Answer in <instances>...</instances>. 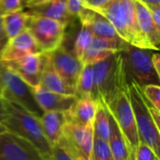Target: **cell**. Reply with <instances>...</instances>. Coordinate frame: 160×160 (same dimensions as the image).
Masks as SVG:
<instances>
[{"instance_id": "obj_36", "label": "cell", "mask_w": 160, "mask_h": 160, "mask_svg": "<svg viewBox=\"0 0 160 160\" xmlns=\"http://www.w3.org/2000/svg\"><path fill=\"white\" fill-rule=\"evenodd\" d=\"M148 108H149V111H150V114L156 124V125L159 128L160 125V109L157 108L156 107H154L152 104H149L148 105Z\"/></svg>"}, {"instance_id": "obj_11", "label": "cell", "mask_w": 160, "mask_h": 160, "mask_svg": "<svg viewBox=\"0 0 160 160\" xmlns=\"http://www.w3.org/2000/svg\"><path fill=\"white\" fill-rule=\"evenodd\" d=\"M0 160H44L30 141L6 130L0 135Z\"/></svg>"}, {"instance_id": "obj_42", "label": "cell", "mask_w": 160, "mask_h": 160, "mask_svg": "<svg viewBox=\"0 0 160 160\" xmlns=\"http://www.w3.org/2000/svg\"><path fill=\"white\" fill-rule=\"evenodd\" d=\"M1 67H2V63L0 61V97H2V94H3V83H2V77H1Z\"/></svg>"}, {"instance_id": "obj_20", "label": "cell", "mask_w": 160, "mask_h": 160, "mask_svg": "<svg viewBox=\"0 0 160 160\" xmlns=\"http://www.w3.org/2000/svg\"><path fill=\"white\" fill-rule=\"evenodd\" d=\"M27 10L33 14L49 17L57 20L68 26L74 19L69 15L67 8V0H48L44 3L35 5L29 8Z\"/></svg>"}, {"instance_id": "obj_17", "label": "cell", "mask_w": 160, "mask_h": 160, "mask_svg": "<svg viewBox=\"0 0 160 160\" xmlns=\"http://www.w3.org/2000/svg\"><path fill=\"white\" fill-rule=\"evenodd\" d=\"M137 24L140 32L143 38L154 47L156 51H158L160 41V30H158L152 19L150 8L142 3L140 0H133Z\"/></svg>"}, {"instance_id": "obj_2", "label": "cell", "mask_w": 160, "mask_h": 160, "mask_svg": "<svg viewBox=\"0 0 160 160\" xmlns=\"http://www.w3.org/2000/svg\"><path fill=\"white\" fill-rule=\"evenodd\" d=\"M121 51L93 64L98 103L109 105L122 90L128 87Z\"/></svg>"}, {"instance_id": "obj_3", "label": "cell", "mask_w": 160, "mask_h": 160, "mask_svg": "<svg viewBox=\"0 0 160 160\" xmlns=\"http://www.w3.org/2000/svg\"><path fill=\"white\" fill-rule=\"evenodd\" d=\"M98 12L111 22L119 37L128 43L156 51L139 30L133 0H112Z\"/></svg>"}, {"instance_id": "obj_37", "label": "cell", "mask_w": 160, "mask_h": 160, "mask_svg": "<svg viewBox=\"0 0 160 160\" xmlns=\"http://www.w3.org/2000/svg\"><path fill=\"white\" fill-rule=\"evenodd\" d=\"M152 64L154 66L156 73L160 76V57L159 53L158 51L153 52L152 54Z\"/></svg>"}, {"instance_id": "obj_10", "label": "cell", "mask_w": 160, "mask_h": 160, "mask_svg": "<svg viewBox=\"0 0 160 160\" xmlns=\"http://www.w3.org/2000/svg\"><path fill=\"white\" fill-rule=\"evenodd\" d=\"M48 54L38 52L12 61H1L31 88L40 85L43 69L48 61Z\"/></svg>"}, {"instance_id": "obj_9", "label": "cell", "mask_w": 160, "mask_h": 160, "mask_svg": "<svg viewBox=\"0 0 160 160\" xmlns=\"http://www.w3.org/2000/svg\"><path fill=\"white\" fill-rule=\"evenodd\" d=\"M61 141L77 160H91L94 144L93 126L68 120Z\"/></svg>"}, {"instance_id": "obj_14", "label": "cell", "mask_w": 160, "mask_h": 160, "mask_svg": "<svg viewBox=\"0 0 160 160\" xmlns=\"http://www.w3.org/2000/svg\"><path fill=\"white\" fill-rule=\"evenodd\" d=\"M40 52L32 34L25 29L17 36L9 39L0 54L1 61L20 59L27 55Z\"/></svg>"}, {"instance_id": "obj_33", "label": "cell", "mask_w": 160, "mask_h": 160, "mask_svg": "<svg viewBox=\"0 0 160 160\" xmlns=\"http://www.w3.org/2000/svg\"><path fill=\"white\" fill-rule=\"evenodd\" d=\"M67 8L69 15L74 20L78 19L79 13L82 9V0H67Z\"/></svg>"}, {"instance_id": "obj_35", "label": "cell", "mask_w": 160, "mask_h": 160, "mask_svg": "<svg viewBox=\"0 0 160 160\" xmlns=\"http://www.w3.org/2000/svg\"><path fill=\"white\" fill-rule=\"evenodd\" d=\"M151 10V15L153 22L156 25V27L160 30V6H156L153 8H149Z\"/></svg>"}, {"instance_id": "obj_5", "label": "cell", "mask_w": 160, "mask_h": 160, "mask_svg": "<svg viewBox=\"0 0 160 160\" xmlns=\"http://www.w3.org/2000/svg\"><path fill=\"white\" fill-rule=\"evenodd\" d=\"M154 50L128 44L122 51L127 81H134L140 87L148 84H160V76L152 64Z\"/></svg>"}, {"instance_id": "obj_26", "label": "cell", "mask_w": 160, "mask_h": 160, "mask_svg": "<svg viewBox=\"0 0 160 160\" xmlns=\"http://www.w3.org/2000/svg\"><path fill=\"white\" fill-rule=\"evenodd\" d=\"M94 37V34L92 30L85 25H81V29L75 39L74 45H73V51L72 53L74 56L82 62L83 55L88 48L92 39Z\"/></svg>"}, {"instance_id": "obj_23", "label": "cell", "mask_w": 160, "mask_h": 160, "mask_svg": "<svg viewBox=\"0 0 160 160\" xmlns=\"http://www.w3.org/2000/svg\"><path fill=\"white\" fill-rule=\"evenodd\" d=\"M29 15L28 10L24 11L23 9H19L1 16L8 40L26 29Z\"/></svg>"}, {"instance_id": "obj_4", "label": "cell", "mask_w": 160, "mask_h": 160, "mask_svg": "<svg viewBox=\"0 0 160 160\" xmlns=\"http://www.w3.org/2000/svg\"><path fill=\"white\" fill-rule=\"evenodd\" d=\"M128 92L133 109L139 139L149 145L159 157V128L156 125L149 108L150 104L144 97L141 87L134 81L128 82Z\"/></svg>"}, {"instance_id": "obj_44", "label": "cell", "mask_w": 160, "mask_h": 160, "mask_svg": "<svg viewBox=\"0 0 160 160\" xmlns=\"http://www.w3.org/2000/svg\"><path fill=\"white\" fill-rule=\"evenodd\" d=\"M44 160H50L49 158H44Z\"/></svg>"}, {"instance_id": "obj_29", "label": "cell", "mask_w": 160, "mask_h": 160, "mask_svg": "<svg viewBox=\"0 0 160 160\" xmlns=\"http://www.w3.org/2000/svg\"><path fill=\"white\" fill-rule=\"evenodd\" d=\"M142 91L146 100L154 107L160 109V87L157 84H148L141 87Z\"/></svg>"}, {"instance_id": "obj_15", "label": "cell", "mask_w": 160, "mask_h": 160, "mask_svg": "<svg viewBox=\"0 0 160 160\" xmlns=\"http://www.w3.org/2000/svg\"><path fill=\"white\" fill-rule=\"evenodd\" d=\"M35 99L41 108L44 111H63L67 112L70 109L72 105L76 100L74 95H65L57 92H53L44 88L41 85H38L35 88H32Z\"/></svg>"}, {"instance_id": "obj_21", "label": "cell", "mask_w": 160, "mask_h": 160, "mask_svg": "<svg viewBox=\"0 0 160 160\" xmlns=\"http://www.w3.org/2000/svg\"><path fill=\"white\" fill-rule=\"evenodd\" d=\"M109 115H110V135H109L108 144L112 152V157L114 160H128L129 156V148L125 139V136L123 135L121 129L119 128L115 119L113 118L110 110H109Z\"/></svg>"}, {"instance_id": "obj_22", "label": "cell", "mask_w": 160, "mask_h": 160, "mask_svg": "<svg viewBox=\"0 0 160 160\" xmlns=\"http://www.w3.org/2000/svg\"><path fill=\"white\" fill-rule=\"evenodd\" d=\"M40 85L53 92L75 96V91L62 79V77L54 70L49 59L43 69L40 79Z\"/></svg>"}, {"instance_id": "obj_18", "label": "cell", "mask_w": 160, "mask_h": 160, "mask_svg": "<svg viewBox=\"0 0 160 160\" xmlns=\"http://www.w3.org/2000/svg\"><path fill=\"white\" fill-rule=\"evenodd\" d=\"M67 122V114L63 111H44L40 116L44 135L52 146L62 139Z\"/></svg>"}, {"instance_id": "obj_7", "label": "cell", "mask_w": 160, "mask_h": 160, "mask_svg": "<svg viewBox=\"0 0 160 160\" xmlns=\"http://www.w3.org/2000/svg\"><path fill=\"white\" fill-rule=\"evenodd\" d=\"M1 77L3 83V98L21 106L38 117L42 115L43 111L35 99L32 88L3 63L1 67Z\"/></svg>"}, {"instance_id": "obj_16", "label": "cell", "mask_w": 160, "mask_h": 160, "mask_svg": "<svg viewBox=\"0 0 160 160\" xmlns=\"http://www.w3.org/2000/svg\"><path fill=\"white\" fill-rule=\"evenodd\" d=\"M78 19L80 20L81 25H85L92 30L94 36L121 39L111 22L98 11L82 8L79 13Z\"/></svg>"}, {"instance_id": "obj_24", "label": "cell", "mask_w": 160, "mask_h": 160, "mask_svg": "<svg viewBox=\"0 0 160 160\" xmlns=\"http://www.w3.org/2000/svg\"><path fill=\"white\" fill-rule=\"evenodd\" d=\"M75 96L76 97H88L97 101L93 64L82 65V68L80 73L77 85H76Z\"/></svg>"}, {"instance_id": "obj_13", "label": "cell", "mask_w": 160, "mask_h": 160, "mask_svg": "<svg viewBox=\"0 0 160 160\" xmlns=\"http://www.w3.org/2000/svg\"><path fill=\"white\" fill-rule=\"evenodd\" d=\"M128 44V43L122 39L94 36L83 55L82 64H94L113 53L123 50Z\"/></svg>"}, {"instance_id": "obj_8", "label": "cell", "mask_w": 160, "mask_h": 160, "mask_svg": "<svg viewBox=\"0 0 160 160\" xmlns=\"http://www.w3.org/2000/svg\"><path fill=\"white\" fill-rule=\"evenodd\" d=\"M106 107L115 119L119 128L125 136L128 148L135 149L140 141V139L133 109L128 97V87L122 90Z\"/></svg>"}, {"instance_id": "obj_1", "label": "cell", "mask_w": 160, "mask_h": 160, "mask_svg": "<svg viewBox=\"0 0 160 160\" xmlns=\"http://www.w3.org/2000/svg\"><path fill=\"white\" fill-rule=\"evenodd\" d=\"M3 100L7 110V117L3 123L6 129L30 141L37 147L44 158H48L52 152V145L44 135L40 117L11 101L5 98Z\"/></svg>"}, {"instance_id": "obj_30", "label": "cell", "mask_w": 160, "mask_h": 160, "mask_svg": "<svg viewBox=\"0 0 160 160\" xmlns=\"http://www.w3.org/2000/svg\"><path fill=\"white\" fill-rule=\"evenodd\" d=\"M159 157L155 154L153 149L142 141H139L135 148V160H157Z\"/></svg>"}, {"instance_id": "obj_46", "label": "cell", "mask_w": 160, "mask_h": 160, "mask_svg": "<svg viewBox=\"0 0 160 160\" xmlns=\"http://www.w3.org/2000/svg\"><path fill=\"white\" fill-rule=\"evenodd\" d=\"M113 160H114V159H113Z\"/></svg>"}, {"instance_id": "obj_45", "label": "cell", "mask_w": 160, "mask_h": 160, "mask_svg": "<svg viewBox=\"0 0 160 160\" xmlns=\"http://www.w3.org/2000/svg\"><path fill=\"white\" fill-rule=\"evenodd\" d=\"M157 160H159V159H157Z\"/></svg>"}, {"instance_id": "obj_28", "label": "cell", "mask_w": 160, "mask_h": 160, "mask_svg": "<svg viewBox=\"0 0 160 160\" xmlns=\"http://www.w3.org/2000/svg\"><path fill=\"white\" fill-rule=\"evenodd\" d=\"M48 158L50 160H77L61 140L58 143L52 146V152Z\"/></svg>"}, {"instance_id": "obj_43", "label": "cell", "mask_w": 160, "mask_h": 160, "mask_svg": "<svg viewBox=\"0 0 160 160\" xmlns=\"http://www.w3.org/2000/svg\"><path fill=\"white\" fill-rule=\"evenodd\" d=\"M6 130H7V129H6V127H5L2 124H0V135H1L3 132H5Z\"/></svg>"}, {"instance_id": "obj_31", "label": "cell", "mask_w": 160, "mask_h": 160, "mask_svg": "<svg viewBox=\"0 0 160 160\" xmlns=\"http://www.w3.org/2000/svg\"><path fill=\"white\" fill-rule=\"evenodd\" d=\"M25 0H0V15L3 16L9 12L23 9Z\"/></svg>"}, {"instance_id": "obj_25", "label": "cell", "mask_w": 160, "mask_h": 160, "mask_svg": "<svg viewBox=\"0 0 160 160\" xmlns=\"http://www.w3.org/2000/svg\"><path fill=\"white\" fill-rule=\"evenodd\" d=\"M94 137L108 142L110 135V115L107 107L101 103H98V108L93 123Z\"/></svg>"}, {"instance_id": "obj_32", "label": "cell", "mask_w": 160, "mask_h": 160, "mask_svg": "<svg viewBox=\"0 0 160 160\" xmlns=\"http://www.w3.org/2000/svg\"><path fill=\"white\" fill-rule=\"evenodd\" d=\"M112 0H82V8L98 11L104 8Z\"/></svg>"}, {"instance_id": "obj_19", "label": "cell", "mask_w": 160, "mask_h": 160, "mask_svg": "<svg viewBox=\"0 0 160 160\" xmlns=\"http://www.w3.org/2000/svg\"><path fill=\"white\" fill-rule=\"evenodd\" d=\"M98 102L88 97H76V100L69 110L66 112L68 120L74 123L93 126Z\"/></svg>"}, {"instance_id": "obj_40", "label": "cell", "mask_w": 160, "mask_h": 160, "mask_svg": "<svg viewBox=\"0 0 160 160\" xmlns=\"http://www.w3.org/2000/svg\"><path fill=\"white\" fill-rule=\"evenodd\" d=\"M48 0H25V8H29L35 5H38L41 3H44Z\"/></svg>"}, {"instance_id": "obj_41", "label": "cell", "mask_w": 160, "mask_h": 160, "mask_svg": "<svg viewBox=\"0 0 160 160\" xmlns=\"http://www.w3.org/2000/svg\"><path fill=\"white\" fill-rule=\"evenodd\" d=\"M128 160H135V149H129V156Z\"/></svg>"}, {"instance_id": "obj_38", "label": "cell", "mask_w": 160, "mask_h": 160, "mask_svg": "<svg viewBox=\"0 0 160 160\" xmlns=\"http://www.w3.org/2000/svg\"><path fill=\"white\" fill-rule=\"evenodd\" d=\"M6 117H7V110H6V108H5L4 100H3L2 97H0V124H3Z\"/></svg>"}, {"instance_id": "obj_27", "label": "cell", "mask_w": 160, "mask_h": 160, "mask_svg": "<svg viewBox=\"0 0 160 160\" xmlns=\"http://www.w3.org/2000/svg\"><path fill=\"white\" fill-rule=\"evenodd\" d=\"M91 160H113L108 142L94 137Z\"/></svg>"}, {"instance_id": "obj_34", "label": "cell", "mask_w": 160, "mask_h": 160, "mask_svg": "<svg viewBox=\"0 0 160 160\" xmlns=\"http://www.w3.org/2000/svg\"><path fill=\"white\" fill-rule=\"evenodd\" d=\"M8 41V38L7 36V33L5 31V27H4V25H3V20H2V17L0 15V54L2 52V50L4 49L5 45L7 44Z\"/></svg>"}, {"instance_id": "obj_39", "label": "cell", "mask_w": 160, "mask_h": 160, "mask_svg": "<svg viewBox=\"0 0 160 160\" xmlns=\"http://www.w3.org/2000/svg\"><path fill=\"white\" fill-rule=\"evenodd\" d=\"M142 3L146 5L148 8H153L156 6H160V0H140Z\"/></svg>"}, {"instance_id": "obj_12", "label": "cell", "mask_w": 160, "mask_h": 160, "mask_svg": "<svg viewBox=\"0 0 160 160\" xmlns=\"http://www.w3.org/2000/svg\"><path fill=\"white\" fill-rule=\"evenodd\" d=\"M49 60L62 79L74 91L82 68V62L72 52L63 44L51 53H48Z\"/></svg>"}, {"instance_id": "obj_6", "label": "cell", "mask_w": 160, "mask_h": 160, "mask_svg": "<svg viewBox=\"0 0 160 160\" xmlns=\"http://www.w3.org/2000/svg\"><path fill=\"white\" fill-rule=\"evenodd\" d=\"M26 29L32 34L40 52L51 53L63 44L67 26L61 22L29 12Z\"/></svg>"}]
</instances>
